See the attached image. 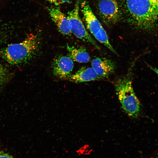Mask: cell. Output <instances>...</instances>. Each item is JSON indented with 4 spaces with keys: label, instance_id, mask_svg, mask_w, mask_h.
I'll use <instances>...</instances> for the list:
<instances>
[{
    "label": "cell",
    "instance_id": "obj_5",
    "mask_svg": "<svg viewBox=\"0 0 158 158\" xmlns=\"http://www.w3.org/2000/svg\"><path fill=\"white\" fill-rule=\"evenodd\" d=\"M97 9L101 20L107 25L116 23L122 17L120 6L116 0H98Z\"/></svg>",
    "mask_w": 158,
    "mask_h": 158
},
{
    "label": "cell",
    "instance_id": "obj_15",
    "mask_svg": "<svg viewBox=\"0 0 158 158\" xmlns=\"http://www.w3.org/2000/svg\"><path fill=\"white\" fill-rule=\"evenodd\" d=\"M149 67L154 72L158 75V68H156L154 67L148 65Z\"/></svg>",
    "mask_w": 158,
    "mask_h": 158
},
{
    "label": "cell",
    "instance_id": "obj_9",
    "mask_svg": "<svg viewBox=\"0 0 158 158\" xmlns=\"http://www.w3.org/2000/svg\"><path fill=\"white\" fill-rule=\"evenodd\" d=\"M101 79L92 67H83L75 74L70 75L67 80L75 83H80Z\"/></svg>",
    "mask_w": 158,
    "mask_h": 158
},
{
    "label": "cell",
    "instance_id": "obj_8",
    "mask_svg": "<svg viewBox=\"0 0 158 158\" xmlns=\"http://www.w3.org/2000/svg\"><path fill=\"white\" fill-rule=\"evenodd\" d=\"M47 10L52 20L56 25L59 31L65 35H70L68 20L64 14L58 8L50 7Z\"/></svg>",
    "mask_w": 158,
    "mask_h": 158
},
{
    "label": "cell",
    "instance_id": "obj_10",
    "mask_svg": "<svg viewBox=\"0 0 158 158\" xmlns=\"http://www.w3.org/2000/svg\"><path fill=\"white\" fill-rule=\"evenodd\" d=\"M67 49L69 57L73 61L80 63H87L89 61V54L84 48L75 47L67 45Z\"/></svg>",
    "mask_w": 158,
    "mask_h": 158
},
{
    "label": "cell",
    "instance_id": "obj_14",
    "mask_svg": "<svg viewBox=\"0 0 158 158\" xmlns=\"http://www.w3.org/2000/svg\"><path fill=\"white\" fill-rule=\"evenodd\" d=\"M0 158H14L12 156L0 149Z\"/></svg>",
    "mask_w": 158,
    "mask_h": 158
},
{
    "label": "cell",
    "instance_id": "obj_1",
    "mask_svg": "<svg viewBox=\"0 0 158 158\" xmlns=\"http://www.w3.org/2000/svg\"><path fill=\"white\" fill-rule=\"evenodd\" d=\"M122 15L135 29L148 32L155 28L158 18V0H121Z\"/></svg>",
    "mask_w": 158,
    "mask_h": 158
},
{
    "label": "cell",
    "instance_id": "obj_2",
    "mask_svg": "<svg viewBox=\"0 0 158 158\" xmlns=\"http://www.w3.org/2000/svg\"><path fill=\"white\" fill-rule=\"evenodd\" d=\"M39 47L37 37L30 35L22 42L10 44L0 51V55L9 63L17 65L31 59Z\"/></svg>",
    "mask_w": 158,
    "mask_h": 158
},
{
    "label": "cell",
    "instance_id": "obj_4",
    "mask_svg": "<svg viewBox=\"0 0 158 158\" xmlns=\"http://www.w3.org/2000/svg\"><path fill=\"white\" fill-rule=\"evenodd\" d=\"M80 0H76L73 8L67 13L69 27L71 32L78 38L92 44L97 49L100 48L87 30L79 14Z\"/></svg>",
    "mask_w": 158,
    "mask_h": 158
},
{
    "label": "cell",
    "instance_id": "obj_13",
    "mask_svg": "<svg viewBox=\"0 0 158 158\" xmlns=\"http://www.w3.org/2000/svg\"><path fill=\"white\" fill-rule=\"evenodd\" d=\"M50 3L53 4L56 6L65 3H70V0H46Z\"/></svg>",
    "mask_w": 158,
    "mask_h": 158
},
{
    "label": "cell",
    "instance_id": "obj_6",
    "mask_svg": "<svg viewBox=\"0 0 158 158\" xmlns=\"http://www.w3.org/2000/svg\"><path fill=\"white\" fill-rule=\"evenodd\" d=\"M52 66L54 75L67 80L71 75L74 64L73 60L69 56L60 55L54 59Z\"/></svg>",
    "mask_w": 158,
    "mask_h": 158
},
{
    "label": "cell",
    "instance_id": "obj_3",
    "mask_svg": "<svg viewBox=\"0 0 158 158\" xmlns=\"http://www.w3.org/2000/svg\"><path fill=\"white\" fill-rule=\"evenodd\" d=\"M131 71L116 82V94L122 108L130 116L136 118L140 112V102L134 91L132 85Z\"/></svg>",
    "mask_w": 158,
    "mask_h": 158
},
{
    "label": "cell",
    "instance_id": "obj_12",
    "mask_svg": "<svg viewBox=\"0 0 158 158\" xmlns=\"http://www.w3.org/2000/svg\"><path fill=\"white\" fill-rule=\"evenodd\" d=\"M7 75V71L6 68L0 64V90L6 82Z\"/></svg>",
    "mask_w": 158,
    "mask_h": 158
},
{
    "label": "cell",
    "instance_id": "obj_11",
    "mask_svg": "<svg viewBox=\"0 0 158 158\" xmlns=\"http://www.w3.org/2000/svg\"><path fill=\"white\" fill-rule=\"evenodd\" d=\"M94 36L97 40L102 44L111 51L115 54H117L110 43L107 33L103 28L95 34Z\"/></svg>",
    "mask_w": 158,
    "mask_h": 158
},
{
    "label": "cell",
    "instance_id": "obj_7",
    "mask_svg": "<svg viewBox=\"0 0 158 158\" xmlns=\"http://www.w3.org/2000/svg\"><path fill=\"white\" fill-rule=\"evenodd\" d=\"M92 68L102 79L107 77L114 71L115 63L104 58L96 57L91 63Z\"/></svg>",
    "mask_w": 158,
    "mask_h": 158
}]
</instances>
